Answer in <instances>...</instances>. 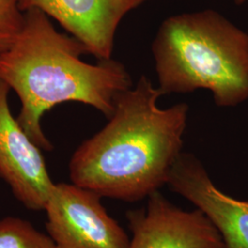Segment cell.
<instances>
[{
	"mask_svg": "<svg viewBox=\"0 0 248 248\" xmlns=\"http://www.w3.org/2000/svg\"><path fill=\"white\" fill-rule=\"evenodd\" d=\"M163 94L144 76L121 93L109 122L69 163L72 183L102 198L138 202L168 184L183 146L188 106L160 108Z\"/></svg>",
	"mask_w": 248,
	"mask_h": 248,
	"instance_id": "6da1fadb",
	"label": "cell"
},
{
	"mask_svg": "<svg viewBox=\"0 0 248 248\" xmlns=\"http://www.w3.org/2000/svg\"><path fill=\"white\" fill-rule=\"evenodd\" d=\"M87 53L75 37L58 32L43 11L29 9L16 39L0 55V80L21 103L17 121L41 149H53L41 122L56 105L80 102L110 118L118 96L132 88L124 64L112 59L90 64L80 58Z\"/></svg>",
	"mask_w": 248,
	"mask_h": 248,
	"instance_id": "7a4b0ae2",
	"label": "cell"
},
{
	"mask_svg": "<svg viewBox=\"0 0 248 248\" xmlns=\"http://www.w3.org/2000/svg\"><path fill=\"white\" fill-rule=\"evenodd\" d=\"M152 50L163 95L209 89L221 107L248 98V35L214 11L168 18Z\"/></svg>",
	"mask_w": 248,
	"mask_h": 248,
	"instance_id": "3957f363",
	"label": "cell"
},
{
	"mask_svg": "<svg viewBox=\"0 0 248 248\" xmlns=\"http://www.w3.org/2000/svg\"><path fill=\"white\" fill-rule=\"evenodd\" d=\"M101 196L74 183H54L45 211L55 248H127L130 237Z\"/></svg>",
	"mask_w": 248,
	"mask_h": 248,
	"instance_id": "277c9868",
	"label": "cell"
},
{
	"mask_svg": "<svg viewBox=\"0 0 248 248\" xmlns=\"http://www.w3.org/2000/svg\"><path fill=\"white\" fill-rule=\"evenodd\" d=\"M127 213L133 237L127 248H223L222 237L200 209L186 211L160 191Z\"/></svg>",
	"mask_w": 248,
	"mask_h": 248,
	"instance_id": "5b68a950",
	"label": "cell"
},
{
	"mask_svg": "<svg viewBox=\"0 0 248 248\" xmlns=\"http://www.w3.org/2000/svg\"><path fill=\"white\" fill-rule=\"evenodd\" d=\"M9 90L0 80V177L26 208L44 211L54 183L42 149L31 140L10 111Z\"/></svg>",
	"mask_w": 248,
	"mask_h": 248,
	"instance_id": "8992f818",
	"label": "cell"
},
{
	"mask_svg": "<svg viewBox=\"0 0 248 248\" xmlns=\"http://www.w3.org/2000/svg\"><path fill=\"white\" fill-rule=\"evenodd\" d=\"M167 185L211 220L222 237L223 248H248V200L222 192L193 155L181 153Z\"/></svg>",
	"mask_w": 248,
	"mask_h": 248,
	"instance_id": "52a82bcc",
	"label": "cell"
},
{
	"mask_svg": "<svg viewBox=\"0 0 248 248\" xmlns=\"http://www.w3.org/2000/svg\"><path fill=\"white\" fill-rule=\"evenodd\" d=\"M146 0H19L24 12L39 9L60 23L98 60L111 59L119 23Z\"/></svg>",
	"mask_w": 248,
	"mask_h": 248,
	"instance_id": "ba28073f",
	"label": "cell"
},
{
	"mask_svg": "<svg viewBox=\"0 0 248 248\" xmlns=\"http://www.w3.org/2000/svg\"><path fill=\"white\" fill-rule=\"evenodd\" d=\"M0 248H55L53 240L26 220L0 219Z\"/></svg>",
	"mask_w": 248,
	"mask_h": 248,
	"instance_id": "9c48e42d",
	"label": "cell"
},
{
	"mask_svg": "<svg viewBox=\"0 0 248 248\" xmlns=\"http://www.w3.org/2000/svg\"><path fill=\"white\" fill-rule=\"evenodd\" d=\"M19 0H0V55L7 51L21 30L24 12Z\"/></svg>",
	"mask_w": 248,
	"mask_h": 248,
	"instance_id": "30bf717a",
	"label": "cell"
},
{
	"mask_svg": "<svg viewBox=\"0 0 248 248\" xmlns=\"http://www.w3.org/2000/svg\"><path fill=\"white\" fill-rule=\"evenodd\" d=\"M244 1H245V0H236V2H237V3H242V2H244Z\"/></svg>",
	"mask_w": 248,
	"mask_h": 248,
	"instance_id": "8fae6325",
	"label": "cell"
}]
</instances>
